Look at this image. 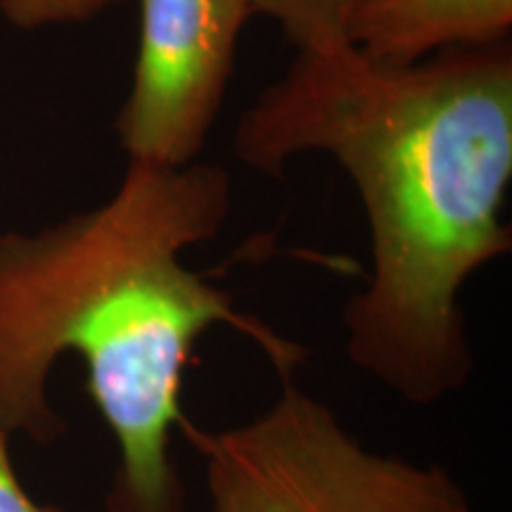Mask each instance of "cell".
I'll return each instance as SVG.
<instances>
[{
    "label": "cell",
    "instance_id": "cell-1",
    "mask_svg": "<svg viewBox=\"0 0 512 512\" xmlns=\"http://www.w3.org/2000/svg\"><path fill=\"white\" fill-rule=\"evenodd\" d=\"M235 157L283 176L325 155L354 185L370 275L344 304V351L408 406H437L475 373L463 292L512 249V46L413 64L351 43L297 50L235 126Z\"/></svg>",
    "mask_w": 512,
    "mask_h": 512
},
{
    "label": "cell",
    "instance_id": "cell-2",
    "mask_svg": "<svg viewBox=\"0 0 512 512\" xmlns=\"http://www.w3.org/2000/svg\"><path fill=\"white\" fill-rule=\"evenodd\" d=\"M230 202L219 164H126L98 207L0 233V425L36 444L64 437L48 384L62 356H81L117 444L107 512H185L171 437L188 418L185 370L211 328L247 337L280 382L309 354L185 261L221 233Z\"/></svg>",
    "mask_w": 512,
    "mask_h": 512
},
{
    "label": "cell",
    "instance_id": "cell-3",
    "mask_svg": "<svg viewBox=\"0 0 512 512\" xmlns=\"http://www.w3.org/2000/svg\"><path fill=\"white\" fill-rule=\"evenodd\" d=\"M178 432L204 460L211 512H475L448 467L363 446L294 380L240 425Z\"/></svg>",
    "mask_w": 512,
    "mask_h": 512
},
{
    "label": "cell",
    "instance_id": "cell-4",
    "mask_svg": "<svg viewBox=\"0 0 512 512\" xmlns=\"http://www.w3.org/2000/svg\"><path fill=\"white\" fill-rule=\"evenodd\" d=\"M140 29L131 86L114 131L128 164L197 162L219 119L247 0H138Z\"/></svg>",
    "mask_w": 512,
    "mask_h": 512
},
{
    "label": "cell",
    "instance_id": "cell-5",
    "mask_svg": "<svg viewBox=\"0 0 512 512\" xmlns=\"http://www.w3.org/2000/svg\"><path fill=\"white\" fill-rule=\"evenodd\" d=\"M510 36L512 0H366L347 29L351 46L382 64L501 46Z\"/></svg>",
    "mask_w": 512,
    "mask_h": 512
},
{
    "label": "cell",
    "instance_id": "cell-6",
    "mask_svg": "<svg viewBox=\"0 0 512 512\" xmlns=\"http://www.w3.org/2000/svg\"><path fill=\"white\" fill-rule=\"evenodd\" d=\"M254 17L278 24L297 50H316L347 41L351 17L366 0H247Z\"/></svg>",
    "mask_w": 512,
    "mask_h": 512
},
{
    "label": "cell",
    "instance_id": "cell-7",
    "mask_svg": "<svg viewBox=\"0 0 512 512\" xmlns=\"http://www.w3.org/2000/svg\"><path fill=\"white\" fill-rule=\"evenodd\" d=\"M124 0H0V15L24 31L83 24Z\"/></svg>",
    "mask_w": 512,
    "mask_h": 512
},
{
    "label": "cell",
    "instance_id": "cell-8",
    "mask_svg": "<svg viewBox=\"0 0 512 512\" xmlns=\"http://www.w3.org/2000/svg\"><path fill=\"white\" fill-rule=\"evenodd\" d=\"M10 434L0 425V512H67L50 503H38L19 482L10 458Z\"/></svg>",
    "mask_w": 512,
    "mask_h": 512
}]
</instances>
